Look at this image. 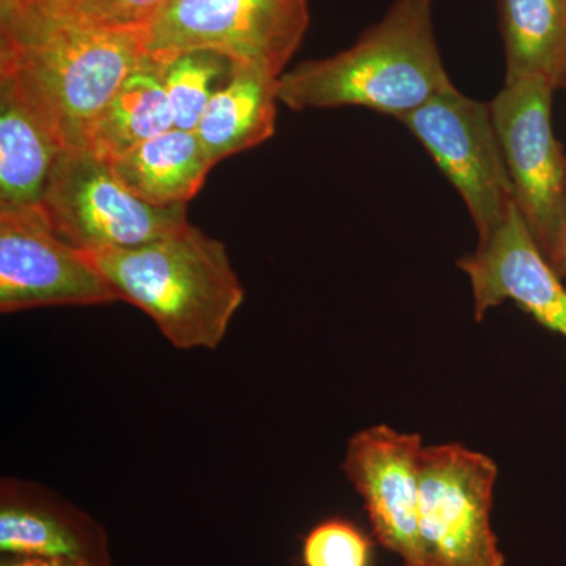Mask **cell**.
I'll return each instance as SVG.
<instances>
[{
	"instance_id": "cell-1",
	"label": "cell",
	"mask_w": 566,
	"mask_h": 566,
	"mask_svg": "<svg viewBox=\"0 0 566 566\" xmlns=\"http://www.w3.org/2000/svg\"><path fill=\"white\" fill-rule=\"evenodd\" d=\"M145 59L144 31L0 10V81L35 107L66 151L87 150L93 126Z\"/></svg>"
},
{
	"instance_id": "cell-2",
	"label": "cell",
	"mask_w": 566,
	"mask_h": 566,
	"mask_svg": "<svg viewBox=\"0 0 566 566\" xmlns=\"http://www.w3.org/2000/svg\"><path fill=\"white\" fill-rule=\"evenodd\" d=\"M450 87L433 0H395L348 50L283 73L277 96L293 111L357 106L398 120Z\"/></svg>"
},
{
	"instance_id": "cell-3",
	"label": "cell",
	"mask_w": 566,
	"mask_h": 566,
	"mask_svg": "<svg viewBox=\"0 0 566 566\" xmlns=\"http://www.w3.org/2000/svg\"><path fill=\"white\" fill-rule=\"evenodd\" d=\"M91 255L118 300L150 316L178 349L218 348L244 303L226 245L191 223L153 243Z\"/></svg>"
},
{
	"instance_id": "cell-4",
	"label": "cell",
	"mask_w": 566,
	"mask_h": 566,
	"mask_svg": "<svg viewBox=\"0 0 566 566\" xmlns=\"http://www.w3.org/2000/svg\"><path fill=\"white\" fill-rule=\"evenodd\" d=\"M308 24L311 0H169L144 31L145 51L166 69L185 52L210 51L281 77Z\"/></svg>"
},
{
	"instance_id": "cell-5",
	"label": "cell",
	"mask_w": 566,
	"mask_h": 566,
	"mask_svg": "<svg viewBox=\"0 0 566 566\" xmlns=\"http://www.w3.org/2000/svg\"><path fill=\"white\" fill-rule=\"evenodd\" d=\"M41 207L59 237L88 253L153 243L189 223L186 205L144 202L123 185L111 163L91 150L63 153Z\"/></svg>"
},
{
	"instance_id": "cell-6",
	"label": "cell",
	"mask_w": 566,
	"mask_h": 566,
	"mask_svg": "<svg viewBox=\"0 0 566 566\" xmlns=\"http://www.w3.org/2000/svg\"><path fill=\"white\" fill-rule=\"evenodd\" d=\"M398 122L430 153L468 207L479 241L486 240L515 205L491 104L453 85Z\"/></svg>"
},
{
	"instance_id": "cell-7",
	"label": "cell",
	"mask_w": 566,
	"mask_h": 566,
	"mask_svg": "<svg viewBox=\"0 0 566 566\" xmlns=\"http://www.w3.org/2000/svg\"><path fill=\"white\" fill-rule=\"evenodd\" d=\"M497 464L449 442L423 447L420 535L431 566H504L491 527Z\"/></svg>"
},
{
	"instance_id": "cell-8",
	"label": "cell",
	"mask_w": 566,
	"mask_h": 566,
	"mask_svg": "<svg viewBox=\"0 0 566 566\" xmlns=\"http://www.w3.org/2000/svg\"><path fill=\"white\" fill-rule=\"evenodd\" d=\"M554 88L542 77L505 81L491 102L513 197L546 259L566 200V156L553 128Z\"/></svg>"
},
{
	"instance_id": "cell-9",
	"label": "cell",
	"mask_w": 566,
	"mask_h": 566,
	"mask_svg": "<svg viewBox=\"0 0 566 566\" xmlns=\"http://www.w3.org/2000/svg\"><path fill=\"white\" fill-rule=\"evenodd\" d=\"M91 253L51 226L41 205H0V312L117 303Z\"/></svg>"
},
{
	"instance_id": "cell-10",
	"label": "cell",
	"mask_w": 566,
	"mask_h": 566,
	"mask_svg": "<svg viewBox=\"0 0 566 566\" xmlns=\"http://www.w3.org/2000/svg\"><path fill=\"white\" fill-rule=\"evenodd\" d=\"M422 438L387 424L357 431L348 441L344 471L364 499L379 545L403 566H431L420 535Z\"/></svg>"
},
{
	"instance_id": "cell-11",
	"label": "cell",
	"mask_w": 566,
	"mask_h": 566,
	"mask_svg": "<svg viewBox=\"0 0 566 566\" xmlns=\"http://www.w3.org/2000/svg\"><path fill=\"white\" fill-rule=\"evenodd\" d=\"M472 286L474 316L513 301L539 326L566 338V289L523 216L513 205L509 218L458 262Z\"/></svg>"
},
{
	"instance_id": "cell-12",
	"label": "cell",
	"mask_w": 566,
	"mask_h": 566,
	"mask_svg": "<svg viewBox=\"0 0 566 566\" xmlns=\"http://www.w3.org/2000/svg\"><path fill=\"white\" fill-rule=\"evenodd\" d=\"M0 553L111 565L104 528L57 494L24 480L0 485Z\"/></svg>"
},
{
	"instance_id": "cell-13",
	"label": "cell",
	"mask_w": 566,
	"mask_h": 566,
	"mask_svg": "<svg viewBox=\"0 0 566 566\" xmlns=\"http://www.w3.org/2000/svg\"><path fill=\"white\" fill-rule=\"evenodd\" d=\"M279 80L260 66L232 62L196 129L214 166L274 136Z\"/></svg>"
},
{
	"instance_id": "cell-14",
	"label": "cell",
	"mask_w": 566,
	"mask_h": 566,
	"mask_svg": "<svg viewBox=\"0 0 566 566\" xmlns=\"http://www.w3.org/2000/svg\"><path fill=\"white\" fill-rule=\"evenodd\" d=\"M65 151L50 123L10 82L0 81V205H41Z\"/></svg>"
},
{
	"instance_id": "cell-15",
	"label": "cell",
	"mask_w": 566,
	"mask_h": 566,
	"mask_svg": "<svg viewBox=\"0 0 566 566\" xmlns=\"http://www.w3.org/2000/svg\"><path fill=\"white\" fill-rule=\"evenodd\" d=\"M123 185L155 207L188 205L214 164L196 132L174 128L111 163Z\"/></svg>"
},
{
	"instance_id": "cell-16",
	"label": "cell",
	"mask_w": 566,
	"mask_h": 566,
	"mask_svg": "<svg viewBox=\"0 0 566 566\" xmlns=\"http://www.w3.org/2000/svg\"><path fill=\"white\" fill-rule=\"evenodd\" d=\"M505 81L542 77L566 88V0H499Z\"/></svg>"
},
{
	"instance_id": "cell-17",
	"label": "cell",
	"mask_w": 566,
	"mask_h": 566,
	"mask_svg": "<svg viewBox=\"0 0 566 566\" xmlns=\"http://www.w3.org/2000/svg\"><path fill=\"white\" fill-rule=\"evenodd\" d=\"M164 71L151 57L126 77L93 126L87 150L107 163L175 128Z\"/></svg>"
},
{
	"instance_id": "cell-18",
	"label": "cell",
	"mask_w": 566,
	"mask_h": 566,
	"mask_svg": "<svg viewBox=\"0 0 566 566\" xmlns=\"http://www.w3.org/2000/svg\"><path fill=\"white\" fill-rule=\"evenodd\" d=\"M232 62L210 51H192L177 55L164 71V87L172 112L175 128L196 132L218 80L230 74Z\"/></svg>"
},
{
	"instance_id": "cell-19",
	"label": "cell",
	"mask_w": 566,
	"mask_h": 566,
	"mask_svg": "<svg viewBox=\"0 0 566 566\" xmlns=\"http://www.w3.org/2000/svg\"><path fill=\"white\" fill-rule=\"evenodd\" d=\"M301 560L303 566H370L371 542L352 521L331 517L305 536Z\"/></svg>"
},
{
	"instance_id": "cell-20",
	"label": "cell",
	"mask_w": 566,
	"mask_h": 566,
	"mask_svg": "<svg viewBox=\"0 0 566 566\" xmlns=\"http://www.w3.org/2000/svg\"><path fill=\"white\" fill-rule=\"evenodd\" d=\"M169 0H85L74 20L114 31H145Z\"/></svg>"
},
{
	"instance_id": "cell-21",
	"label": "cell",
	"mask_w": 566,
	"mask_h": 566,
	"mask_svg": "<svg viewBox=\"0 0 566 566\" xmlns=\"http://www.w3.org/2000/svg\"><path fill=\"white\" fill-rule=\"evenodd\" d=\"M85 0H0V10L32 11L50 18H76Z\"/></svg>"
},
{
	"instance_id": "cell-22",
	"label": "cell",
	"mask_w": 566,
	"mask_h": 566,
	"mask_svg": "<svg viewBox=\"0 0 566 566\" xmlns=\"http://www.w3.org/2000/svg\"><path fill=\"white\" fill-rule=\"evenodd\" d=\"M0 566H111L92 564V562L66 560V558L46 557H6Z\"/></svg>"
},
{
	"instance_id": "cell-23",
	"label": "cell",
	"mask_w": 566,
	"mask_h": 566,
	"mask_svg": "<svg viewBox=\"0 0 566 566\" xmlns=\"http://www.w3.org/2000/svg\"><path fill=\"white\" fill-rule=\"evenodd\" d=\"M547 260H549V263L553 264L554 270H556V273L562 279L566 277V200L560 232H558L556 245H554L553 252L547 256Z\"/></svg>"
}]
</instances>
